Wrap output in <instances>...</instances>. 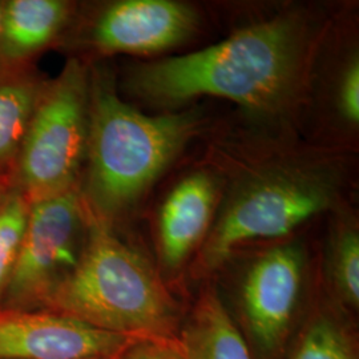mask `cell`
<instances>
[{
	"instance_id": "obj_5",
	"label": "cell",
	"mask_w": 359,
	"mask_h": 359,
	"mask_svg": "<svg viewBox=\"0 0 359 359\" xmlns=\"http://www.w3.org/2000/svg\"><path fill=\"white\" fill-rule=\"evenodd\" d=\"M90 121V63L67 57L47 77L18 154L13 187L31 204L79 191Z\"/></svg>"
},
{
	"instance_id": "obj_18",
	"label": "cell",
	"mask_w": 359,
	"mask_h": 359,
	"mask_svg": "<svg viewBox=\"0 0 359 359\" xmlns=\"http://www.w3.org/2000/svg\"><path fill=\"white\" fill-rule=\"evenodd\" d=\"M126 359H182L176 344L168 341L144 339L136 341L128 347Z\"/></svg>"
},
{
	"instance_id": "obj_14",
	"label": "cell",
	"mask_w": 359,
	"mask_h": 359,
	"mask_svg": "<svg viewBox=\"0 0 359 359\" xmlns=\"http://www.w3.org/2000/svg\"><path fill=\"white\" fill-rule=\"evenodd\" d=\"M335 224L329 273L338 298L350 308L359 305V234L351 215L339 212Z\"/></svg>"
},
{
	"instance_id": "obj_11",
	"label": "cell",
	"mask_w": 359,
	"mask_h": 359,
	"mask_svg": "<svg viewBox=\"0 0 359 359\" xmlns=\"http://www.w3.org/2000/svg\"><path fill=\"white\" fill-rule=\"evenodd\" d=\"M69 0H3L0 20V69L35 67L56 50L76 11Z\"/></svg>"
},
{
	"instance_id": "obj_1",
	"label": "cell",
	"mask_w": 359,
	"mask_h": 359,
	"mask_svg": "<svg viewBox=\"0 0 359 359\" xmlns=\"http://www.w3.org/2000/svg\"><path fill=\"white\" fill-rule=\"evenodd\" d=\"M326 18L289 8L204 50L129 65L123 88L172 111L201 96L238 104L270 123H290L311 100Z\"/></svg>"
},
{
	"instance_id": "obj_8",
	"label": "cell",
	"mask_w": 359,
	"mask_h": 359,
	"mask_svg": "<svg viewBox=\"0 0 359 359\" xmlns=\"http://www.w3.org/2000/svg\"><path fill=\"white\" fill-rule=\"evenodd\" d=\"M135 342L51 310L0 309V359H111Z\"/></svg>"
},
{
	"instance_id": "obj_12",
	"label": "cell",
	"mask_w": 359,
	"mask_h": 359,
	"mask_svg": "<svg viewBox=\"0 0 359 359\" xmlns=\"http://www.w3.org/2000/svg\"><path fill=\"white\" fill-rule=\"evenodd\" d=\"M176 346L182 359H252L243 334L215 289L200 295Z\"/></svg>"
},
{
	"instance_id": "obj_10",
	"label": "cell",
	"mask_w": 359,
	"mask_h": 359,
	"mask_svg": "<svg viewBox=\"0 0 359 359\" xmlns=\"http://www.w3.org/2000/svg\"><path fill=\"white\" fill-rule=\"evenodd\" d=\"M222 181L210 165L196 168L169 189L157 213L163 266L176 271L201 248L217 212Z\"/></svg>"
},
{
	"instance_id": "obj_16",
	"label": "cell",
	"mask_w": 359,
	"mask_h": 359,
	"mask_svg": "<svg viewBox=\"0 0 359 359\" xmlns=\"http://www.w3.org/2000/svg\"><path fill=\"white\" fill-rule=\"evenodd\" d=\"M290 359H355L350 339L335 322L320 317L302 334Z\"/></svg>"
},
{
	"instance_id": "obj_17",
	"label": "cell",
	"mask_w": 359,
	"mask_h": 359,
	"mask_svg": "<svg viewBox=\"0 0 359 359\" xmlns=\"http://www.w3.org/2000/svg\"><path fill=\"white\" fill-rule=\"evenodd\" d=\"M335 108L348 127H358L359 59L357 52L350 55L348 62L338 75L335 86Z\"/></svg>"
},
{
	"instance_id": "obj_20",
	"label": "cell",
	"mask_w": 359,
	"mask_h": 359,
	"mask_svg": "<svg viewBox=\"0 0 359 359\" xmlns=\"http://www.w3.org/2000/svg\"><path fill=\"white\" fill-rule=\"evenodd\" d=\"M1 13H3V0H0V20H1Z\"/></svg>"
},
{
	"instance_id": "obj_13",
	"label": "cell",
	"mask_w": 359,
	"mask_h": 359,
	"mask_svg": "<svg viewBox=\"0 0 359 359\" xmlns=\"http://www.w3.org/2000/svg\"><path fill=\"white\" fill-rule=\"evenodd\" d=\"M47 76L38 65L0 69V176L13 181L18 154Z\"/></svg>"
},
{
	"instance_id": "obj_4",
	"label": "cell",
	"mask_w": 359,
	"mask_h": 359,
	"mask_svg": "<svg viewBox=\"0 0 359 359\" xmlns=\"http://www.w3.org/2000/svg\"><path fill=\"white\" fill-rule=\"evenodd\" d=\"M43 306L135 341H168L177 325L176 302L151 262L96 221L76 268Z\"/></svg>"
},
{
	"instance_id": "obj_19",
	"label": "cell",
	"mask_w": 359,
	"mask_h": 359,
	"mask_svg": "<svg viewBox=\"0 0 359 359\" xmlns=\"http://www.w3.org/2000/svg\"><path fill=\"white\" fill-rule=\"evenodd\" d=\"M13 187V181L10 177H3L0 176V203L3 201V198L6 197V194Z\"/></svg>"
},
{
	"instance_id": "obj_15",
	"label": "cell",
	"mask_w": 359,
	"mask_h": 359,
	"mask_svg": "<svg viewBox=\"0 0 359 359\" xmlns=\"http://www.w3.org/2000/svg\"><path fill=\"white\" fill-rule=\"evenodd\" d=\"M31 206L26 196L13 187L0 203V298L10 283Z\"/></svg>"
},
{
	"instance_id": "obj_6",
	"label": "cell",
	"mask_w": 359,
	"mask_h": 359,
	"mask_svg": "<svg viewBox=\"0 0 359 359\" xmlns=\"http://www.w3.org/2000/svg\"><path fill=\"white\" fill-rule=\"evenodd\" d=\"M201 15L176 0H108L77 3L56 50L88 63L115 55L151 56L197 35Z\"/></svg>"
},
{
	"instance_id": "obj_3",
	"label": "cell",
	"mask_w": 359,
	"mask_h": 359,
	"mask_svg": "<svg viewBox=\"0 0 359 359\" xmlns=\"http://www.w3.org/2000/svg\"><path fill=\"white\" fill-rule=\"evenodd\" d=\"M205 126L194 108L142 114L120 97L108 65L90 63V137L79 193L92 219L116 229Z\"/></svg>"
},
{
	"instance_id": "obj_2",
	"label": "cell",
	"mask_w": 359,
	"mask_h": 359,
	"mask_svg": "<svg viewBox=\"0 0 359 359\" xmlns=\"http://www.w3.org/2000/svg\"><path fill=\"white\" fill-rule=\"evenodd\" d=\"M210 144L205 163L221 177L222 192L198 249L197 266L204 274L221 268L241 245L283 238L344 206L348 169L337 148L256 132Z\"/></svg>"
},
{
	"instance_id": "obj_9",
	"label": "cell",
	"mask_w": 359,
	"mask_h": 359,
	"mask_svg": "<svg viewBox=\"0 0 359 359\" xmlns=\"http://www.w3.org/2000/svg\"><path fill=\"white\" fill-rule=\"evenodd\" d=\"M305 256L301 246L276 245L245 269L240 298L257 342L271 351L281 344L302 290Z\"/></svg>"
},
{
	"instance_id": "obj_7",
	"label": "cell",
	"mask_w": 359,
	"mask_h": 359,
	"mask_svg": "<svg viewBox=\"0 0 359 359\" xmlns=\"http://www.w3.org/2000/svg\"><path fill=\"white\" fill-rule=\"evenodd\" d=\"M93 219L79 191L34 203L4 298L7 308L44 305L76 268Z\"/></svg>"
}]
</instances>
